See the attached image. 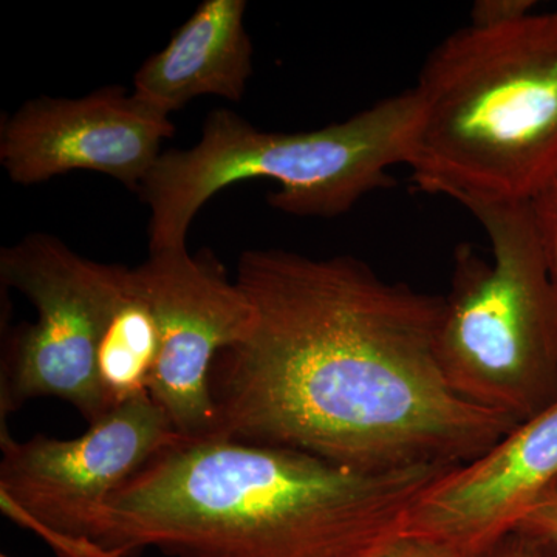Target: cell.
<instances>
[{
    "instance_id": "obj_1",
    "label": "cell",
    "mask_w": 557,
    "mask_h": 557,
    "mask_svg": "<svg viewBox=\"0 0 557 557\" xmlns=\"http://www.w3.org/2000/svg\"><path fill=\"white\" fill-rule=\"evenodd\" d=\"M247 335L209 372L214 438L304 450L362 471L460 467L518 426L450 387L443 296L380 277L354 256L242 252Z\"/></svg>"
},
{
    "instance_id": "obj_2",
    "label": "cell",
    "mask_w": 557,
    "mask_h": 557,
    "mask_svg": "<svg viewBox=\"0 0 557 557\" xmlns=\"http://www.w3.org/2000/svg\"><path fill=\"white\" fill-rule=\"evenodd\" d=\"M453 468L362 471L298 449L180 440L109 497L90 539L120 557H379Z\"/></svg>"
},
{
    "instance_id": "obj_3",
    "label": "cell",
    "mask_w": 557,
    "mask_h": 557,
    "mask_svg": "<svg viewBox=\"0 0 557 557\" xmlns=\"http://www.w3.org/2000/svg\"><path fill=\"white\" fill-rule=\"evenodd\" d=\"M413 90L408 166L426 193L530 201L557 174V11L454 33Z\"/></svg>"
},
{
    "instance_id": "obj_4",
    "label": "cell",
    "mask_w": 557,
    "mask_h": 557,
    "mask_svg": "<svg viewBox=\"0 0 557 557\" xmlns=\"http://www.w3.org/2000/svg\"><path fill=\"white\" fill-rule=\"evenodd\" d=\"M409 89L384 98L343 123L304 132L258 129L228 109L205 120L194 148L157 160L138 193L149 207V251L186 247L201 208L220 190L271 180V207L298 218H336L366 194L392 185L388 170L408 164L418 121Z\"/></svg>"
},
{
    "instance_id": "obj_5",
    "label": "cell",
    "mask_w": 557,
    "mask_h": 557,
    "mask_svg": "<svg viewBox=\"0 0 557 557\" xmlns=\"http://www.w3.org/2000/svg\"><path fill=\"white\" fill-rule=\"evenodd\" d=\"M493 259L457 247L437 350L471 405L530 420L557 398V288L530 201H469Z\"/></svg>"
},
{
    "instance_id": "obj_6",
    "label": "cell",
    "mask_w": 557,
    "mask_h": 557,
    "mask_svg": "<svg viewBox=\"0 0 557 557\" xmlns=\"http://www.w3.org/2000/svg\"><path fill=\"white\" fill-rule=\"evenodd\" d=\"M127 271L83 258L50 234L33 233L2 248V284L38 311V321L13 330L3 348L2 423L40 397L67 401L89 424L108 416L98 347Z\"/></svg>"
},
{
    "instance_id": "obj_7",
    "label": "cell",
    "mask_w": 557,
    "mask_h": 557,
    "mask_svg": "<svg viewBox=\"0 0 557 557\" xmlns=\"http://www.w3.org/2000/svg\"><path fill=\"white\" fill-rule=\"evenodd\" d=\"M150 395L131 399L81 437L36 435L27 442L0 429V509L62 536L90 539L109 497L161 450L180 442Z\"/></svg>"
},
{
    "instance_id": "obj_8",
    "label": "cell",
    "mask_w": 557,
    "mask_h": 557,
    "mask_svg": "<svg viewBox=\"0 0 557 557\" xmlns=\"http://www.w3.org/2000/svg\"><path fill=\"white\" fill-rule=\"evenodd\" d=\"M156 317L160 355L150 398L185 442L214 438L209 372L223 348L247 335L252 307L222 263L186 247L150 251L134 269Z\"/></svg>"
},
{
    "instance_id": "obj_9",
    "label": "cell",
    "mask_w": 557,
    "mask_h": 557,
    "mask_svg": "<svg viewBox=\"0 0 557 557\" xmlns=\"http://www.w3.org/2000/svg\"><path fill=\"white\" fill-rule=\"evenodd\" d=\"M174 134L170 116L123 87L83 98L39 97L3 119L0 163L17 185L91 171L138 190L163 153L161 143Z\"/></svg>"
},
{
    "instance_id": "obj_10",
    "label": "cell",
    "mask_w": 557,
    "mask_h": 557,
    "mask_svg": "<svg viewBox=\"0 0 557 557\" xmlns=\"http://www.w3.org/2000/svg\"><path fill=\"white\" fill-rule=\"evenodd\" d=\"M555 480L557 398L485 454L435 480L410 509L403 534L438 542L461 557H486L516 533Z\"/></svg>"
},
{
    "instance_id": "obj_11",
    "label": "cell",
    "mask_w": 557,
    "mask_h": 557,
    "mask_svg": "<svg viewBox=\"0 0 557 557\" xmlns=\"http://www.w3.org/2000/svg\"><path fill=\"white\" fill-rule=\"evenodd\" d=\"M245 0H205L134 76L132 94L171 116L199 97L240 101L252 75Z\"/></svg>"
},
{
    "instance_id": "obj_12",
    "label": "cell",
    "mask_w": 557,
    "mask_h": 557,
    "mask_svg": "<svg viewBox=\"0 0 557 557\" xmlns=\"http://www.w3.org/2000/svg\"><path fill=\"white\" fill-rule=\"evenodd\" d=\"M159 355L156 317L129 269L98 347V379L110 410L150 395Z\"/></svg>"
},
{
    "instance_id": "obj_13",
    "label": "cell",
    "mask_w": 557,
    "mask_h": 557,
    "mask_svg": "<svg viewBox=\"0 0 557 557\" xmlns=\"http://www.w3.org/2000/svg\"><path fill=\"white\" fill-rule=\"evenodd\" d=\"M516 534L531 539L547 549H557V480L528 509Z\"/></svg>"
},
{
    "instance_id": "obj_14",
    "label": "cell",
    "mask_w": 557,
    "mask_h": 557,
    "mask_svg": "<svg viewBox=\"0 0 557 557\" xmlns=\"http://www.w3.org/2000/svg\"><path fill=\"white\" fill-rule=\"evenodd\" d=\"M530 203L557 288V174L539 190Z\"/></svg>"
},
{
    "instance_id": "obj_15",
    "label": "cell",
    "mask_w": 557,
    "mask_h": 557,
    "mask_svg": "<svg viewBox=\"0 0 557 557\" xmlns=\"http://www.w3.org/2000/svg\"><path fill=\"white\" fill-rule=\"evenodd\" d=\"M536 2L533 0H480L472 9L474 27H497L530 16Z\"/></svg>"
},
{
    "instance_id": "obj_16",
    "label": "cell",
    "mask_w": 557,
    "mask_h": 557,
    "mask_svg": "<svg viewBox=\"0 0 557 557\" xmlns=\"http://www.w3.org/2000/svg\"><path fill=\"white\" fill-rule=\"evenodd\" d=\"M379 557H461L453 549L429 539L401 534Z\"/></svg>"
},
{
    "instance_id": "obj_17",
    "label": "cell",
    "mask_w": 557,
    "mask_h": 557,
    "mask_svg": "<svg viewBox=\"0 0 557 557\" xmlns=\"http://www.w3.org/2000/svg\"><path fill=\"white\" fill-rule=\"evenodd\" d=\"M486 557H549L548 549L531 539L511 534Z\"/></svg>"
},
{
    "instance_id": "obj_18",
    "label": "cell",
    "mask_w": 557,
    "mask_h": 557,
    "mask_svg": "<svg viewBox=\"0 0 557 557\" xmlns=\"http://www.w3.org/2000/svg\"><path fill=\"white\" fill-rule=\"evenodd\" d=\"M549 557H557V549H548Z\"/></svg>"
},
{
    "instance_id": "obj_19",
    "label": "cell",
    "mask_w": 557,
    "mask_h": 557,
    "mask_svg": "<svg viewBox=\"0 0 557 557\" xmlns=\"http://www.w3.org/2000/svg\"><path fill=\"white\" fill-rule=\"evenodd\" d=\"M0 557H11V556L5 555V553H2V555H0Z\"/></svg>"
}]
</instances>
